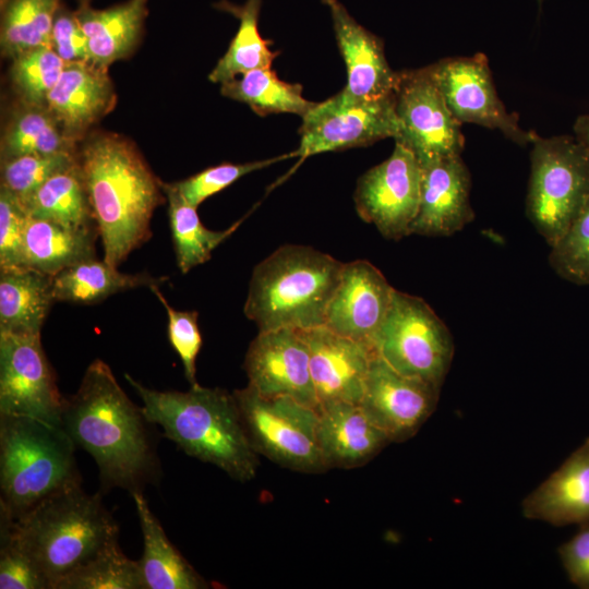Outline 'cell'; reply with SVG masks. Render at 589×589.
Masks as SVG:
<instances>
[{
	"instance_id": "cell-1",
	"label": "cell",
	"mask_w": 589,
	"mask_h": 589,
	"mask_svg": "<svg viewBox=\"0 0 589 589\" xmlns=\"http://www.w3.org/2000/svg\"><path fill=\"white\" fill-rule=\"evenodd\" d=\"M61 425L75 446L94 458L99 493L118 488L131 495L159 481L155 424L129 398L103 360H94L76 393L65 397Z\"/></svg>"
},
{
	"instance_id": "cell-2",
	"label": "cell",
	"mask_w": 589,
	"mask_h": 589,
	"mask_svg": "<svg viewBox=\"0 0 589 589\" xmlns=\"http://www.w3.org/2000/svg\"><path fill=\"white\" fill-rule=\"evenodd\" d=\"M108 264L118 267L152 238L155 209L165 203L163 182L127 139L94 135L76 153Z\"/></svg>"
},
{
	"instance_id": "cell-3",
	"label": "cell",
	"mask_w": 589,
	"mask_h": 589,
	"mask_svg": "<svg viewBox=\"0 0 589 589\" xmlns=\"http://www.w3.org/2000/svg\"><path fill=\"white\" fill-rule=\"evenodd\" d=\"M143 401L148 421L187 455L211 464L233 480L255 478L260 459L244 429L233 396L226 389L190 386L185 392L148 388L125 373Z\"/></svg>"
},
{
	"instance_id": "cell-4",
	"label": "cell",
	"mask_w": 589,
	"mask_h": 589,
	"mask_svg": "<svg viewBox=\"0 0 589 589\" xmlns=\"http://www.w3.org/2000/svg\"><path fill=\"white\" fill-rule=\"evenodd\" d=\"M342 267L312 247L284 244L254 267L243 312L259 332L324 326Z\"/></svg>"
},
{
	"instance_id": "cell-5",
	"label": "cell",
	"mask_w": 589,
	"mask_h": 589,
	"mask_svg": "<svg viewBox=\"0 0 589 589\" xmlns=\"http://www.w3.org/2000/svg\"><path fill=\"white\" fill-rule=\"evenodd\" d=\"M103 494L82 484L53 493L17 520L12 531L55 589L56 584L119 538Z\"/></svg>"
},
{
	"instance_id": "cell-6",
	"label": "cell",
	"mask_w": 589,
	"mask_h": 589,
	"mask_svg": "<svg viewBox=\"0 0 589 589\" xmlns=\"http://www.w3.org/2000/svg\"><path fill=\"white\" fill-rule=\"evenodd\" d=\"M75 447L60 425L0 414V514L17 520L53 493L82 484Z\"/></svg>"
},
{
	"instance_id": "cell-7",
	"label": "cell",
	"mask_w": 589,
	"mask_h": 589,
	"mask_svg": "<svg viewBox=\"0 0 589 589\" xmlns=\"http://www.w3.org/2000/svg\"><path fill=\"white\" fill-rule=\"evenodd\" d=\"M531 144L526 212L552 247L589 200V147L575 135H537Z\"/></svg>"
},
{
	"instance_id": "cell-8",
	"label": "cell",
	"mask_w": 589,
	"mask_h": 589,
	"mask_svg": "<svg viewBox=\"0 0 589 589\" xmlns=\"http://www.w3.org/2000/svg\"><path fill=\"white\" fill-rule=\"evenodd\" d=\"M233 396L259 455L297 472L328 471L317 442V409L288 396H263L249 385Z\"/></svg>"
},
{
	"instance_id": "cell-9",
	"label": "cell",
	"mask_w": 589,
	"mask_h": 589,
	"mask_svg": "<svg viewBox=\"0 0 589 589\" xmlns=\"http://www.w3.org/2000/svg\"><path fill=\"white\" fill-rule=\"evenodd\" d=\"M373 348L398 372L442 387L454 357L446 324L422 299L395 289Z\"/></svg>"
},
{
	"instance_id": "cell-10",
	"label": "cell",
	"mask_w": 589,
	"mask_h": 589,
	"mask_svg": "<svg viewBox=\"0 0 589 589\" xmlns=\"http://www.w3.org/2000/svg\"><path fill=\"white\" fill-rule=\"evenodd\" d=\"M394 94L369 99L341 89L314 106L302 117L300 144L293 156L304 159L327 152L371 145L398 136Z\"/></svg>"
},
{
	"instance_id": "cell-11",
	"label": "cell",
	"mask_w": 589,
	"mask_h": 589,
	"mask_svg": "<svg viewBox=\"0 0 589 589\" xmlns=\"http://www.w3.org/2000/svg\"><path fill=\"white\" fill-rule=\"evenodd\" d=\"M399 124L395 142L413 153L421 167L461 155L464 136L429 65L398 72L394 92Z\"/></svg>"
},
{
	"instance_id": "cell-12",
	"label": "cell",
	"mask_w": 589,
	"mask_h": 589,
	"mask_svg": "<svg viewBox=\"0 0 589 589\" xmlns=\"http://www.w3.org/2000/svg\"><path fill=\"white\" fill-rule=\"evenodd\" d=\"M41 336L0 333V414L61 425L65 402Z\"/></svg>"
},
{
	"instance_id": "cell-13",
	"label": "cell",
	"mask_w": 589,
	"mask_h": 589,
	"mask_svg": "<svg viewBox=\"0 0 589 589\" xmlns=\"http://www.w3.org/2000/svg\"><path fill=\"white\" fill-rule=\"evenodd\" d=\"M421 178L417 157L395 142L392 155L357 181L353 201L359 217L388 240L410 236L419 209Z\"/></svg>"
},
{
	"instance_id": "cell-14",
	"label": "cell",
	"mask_w": 589,
	"mask_h": 589,
	"mask_svg": "<svg viewBox=\"0 0 589 589\" xmlns=\"http://www.w3.org/2000/svg\"><path fill=\"white\" fill-rule=\"evenodd\" d=\"M429 68L459 123L498 130L518 145L534 141L538 134L520 128L518 117L508 112L498 98L484 55L446 58Z\"/></svg>"
},
{
	"instance_id": "cell-15",
	"label": "cell",
	"mask_w": 589,
	"mask_h": 589,
	"mask_svg": "<svg viewBox=\"0 0 589 589\" xmlns=\"http://www.w3.org/2000/svg\"><path fill=\"white\" fill-rule=\"evenodd\" d=\"M441 387L402 374L376 353L371 360L360 406L390 443L413 437L435 411Z\"/></svg>"
},
{
	"instance_id": "cell-16",
	"label": "cell",
	"mask_w": 589,
	"mask_h": 589,
	"mask_svg": "<svg viewBox=\"0 0 589 589\" xmlns=\"http://www.w3.org/2000/svg\"><path fill=\"white\" fill-rule=\"evenodd\" d=\"M248 385L267 397L288 396L318 410L310 353L300 329L259 332L247 350Z\"/></svg>"
},
{
	"instance_id": "cell-17",
	"label": "cell",
	"mask_w": 589,
	"mask_h": 589,
	"mask_svg": "<svg viewBox=\"0 0 589 589\" xmlns=\"http://www.w3.org/2000/svg\"><path fill=\"white\" fill-rule=\"evenodd\" d=\"M394 292L395 288L369 261L344 263L338 285L326 310L324 326L340 336L373 347L374 337L388 313Z\"/></svg>"
},
{
	"instance_id": "cell-18",
	"label": "cell",
	"mask_w": 589,
	"mask_h": 589,
	"mask_svg": "<svg viewBox=\"0 0 589 589\" xmlns=\"http://www.w3.org/2000/svg\"><path fill=\"white\" fill-rule=\"evenodd\" d=\"M310 353V371L318 408L328 402L360 404L375 351L325 326L301 330Z\"/></svg>"
},
{
	"instance_id": "cell-19",
	"label": "cell",
	"mask_w": 589,
	"mask_h": 589,
	"mask_svg": "<svg viewBox=\"0 0 589 589\" xmlns=\"http://www.w3.org/2000/svg\"><path fill=\"white\" fill-rule=\"evenodd\" d=\"M471 178L461 155L422 167L418 214L410 233L448 237L474 219L470 204Z\"/></svg>"
},
{
	"instance_id": "cell-20",
	"label": "cell",
	"mask_w": 589,
	"mask_h": 589,
	"mask_svg": "<svg viewBox=\"0 0 589 589\" xmlns=\"http://www.w3.org/2000/svg\"><path fill=\"white\" fill-rule=\"evenodd\" d=\"M330 11L336 41L347 69L342 88L359 98H384L395 92L398 72L385 57L383 40L360 25L339 0H322Z\"/></svg>"
},
{
	"instance_id": "cell-21",
	"label": "cell",
	"mask_w": 589,
	"mask_h": 589,
	"mask_svg": "<svg viewBox=\"0 0 589 589\" xmlns=\"http://www.w3.org/2000/svg\"><path fill=\"white\" fill-rule=\"evenodd\" d=\"M116 101L108 69L89 61L65 63L48 95L46 109L75 140L111 110Z\"/></svg>"
},
{
	"instance_id": "cell-22",
	"label": "cell",
	"mask_w": 589,
	"mask_h": 589,
	"mask_svg": "<svg viewBox=\"0 0 589 589\" xmlns=\"http://www.w3.org/2000/svg\"><path fill=\"white\" fill-rule=\"evenodd\" d=\"M317 442L327 470L361 467L390 444L360 404L352 402L320 406Z\"/></svg>"
},
{
	"instance_id": "cell-23",
	"label": "cell",
	"mask_w": 589,
	"mask_h": 589,
	"mask_svg": "<svg viewBox=\"0 0 589 589\" xmlns=\"http://www.w3.org/2000/svg\"><path fill=\"white\" fill-rule=\"evenodd\" d=\"M521 510L557 527L589 521V437L524 498Z\"/></svg>"
},
{
	"instance_id": "cell-24",
	"label": "cell",
	"mask_w": 589,
	"mask_h": 589,
	"mask_svg": "<svg viewBox=\"0 0 589 589\" xmlns=\"http://www.w3.org/2000/svg\"><path fill=\"white\" fill-rule=\"evenodd\" d=\"M131 496L143 534V555L139 560L143 589L209 588V584L169 541L144 492H135Z\"/></svg>"
},
{
	"instance_id": "cell-25",
	"label": "cell",
	"mask_w": 589,
	"mask_h": 589,
	"mask_svg": "<svg viewBox=\"0 0 589 589\" xmlns=\"http://www.w3.org/2000/svg\"><path fill=\"white\" fill-rule=\"evenodd\" d=\"M53 276L28 267L0 269V333L41 336L56 302Z\"/></svg>"
},
{
	"instance_id": "cell-26",
	"label": "cell",
	"mask_w": 589,
	"mask_h": 589,
	"mask_svg": "<svg viewBox=\"0 0 589 589\" xmlns=\"http://www.w3.org/2000/svg\"><path fill=\"white\" fill-rule=\"evenodd\" d=\"M147 0H129L105 10L81 7L75 16L87 38L89 62L107 68L135 47L147 13Z\"/></svg>"
},
{
	"instance_id": "cell-27",
	"label": "cell",
	"mask_w": 589,
	"mask_h": 589,
	"mask_svg": "<svg viewBox=\"0 0 589 589\" xmlns=\"http://www.w3.org/2000/svg\"><path fill=\"white\" fill-rule=\"evenodd\" d=\"M97 227L73 228L28 217L24 236V264L55 276L64 268L96 257Z\"/></svg>"
},
{
	"instance_id": "cell-28",
	"label": "cell",
	"mask_w": 589,
	"mask_h": 589,
	"mask_svg": "<svg viewBox=\"0 0 589 589\" xmlns=\"http://www.w3.org/2000/svg\"><path fill=\"white\" fill-rule=\"evenodd\" d=\"M167 279L147 273H121L118 267L95 257L69 266L55 275L52 291L56 302L95 304L115 293L139 287L159 286Z\"/></svg>"
},
{
	"instance_id": "cell-29",
	"label": "cell",
	"mask_w": 589,
	"mask_h": 589,
	"mask_svg": "<svg viewBox=\"0 0 589 589\" xmlns=\"http://www.w3.org/2000/svg\"><path fill=\"white\" fill-rule=\"evenodd\" d=\"M261 5L262 0H245L242 5L223 0L215 4L217 9L235 15L239 20V28L209 73L211 82L223 84L251 70L271 68L278 52L273 51L271 43L260 34Z\"/></svg>"
},
{
	"instance_id": "cell-30",
	"label": "cell",
	"mask_w": 589,
	"mask_h": 589,
	"mask_svg": "<svg viewBox=\"0 0 589 589\" xmlns=\"http://www.w3.org/2000/svg\"><path fill=\"white\" fill-rule=\"evenodd\" d=\"M29 217L68 227H97L77 161L45 181L23 204Z\"/></svg>"
},
{
	"instance_id": "cell-31",
	"label": "cell",
	"mask_w": 589,
	"mask_h": 589,
	"mask_svg": "<svg viewBox=\"0 0 589 589\" xmlns=\"http://www.w3.org/2000/svg\"><path fill=\"white\" fill-rule=\"evenodd\" d=\"M163 188L169 202V226L177 265L183 274L207 262L213 251L227 240L247 218L245 215L225 230H211L202 224L197 207L187 203L170 183L163 182Z\"/></svg>"
},
{
	"instance_id": "cell-32",
	"label": "cell",
	"mask_w": 589,
	"mask_h": 589,
	"mask_svg": "<svg viewBox=\"0 0 589 589\" xmlns=\"http://www.w3.org/2000/svg\"><path fill=\"white\" fill-rule=\"evenodd\" d=\"M223 96L250 106L259 116L294 113L301 118L314 106L298 83L280 80L271 68L251 70L220 84Z\"/></svg>"
},
{
	"instance_id": "cell-33",
	"label": "cell",
	"mask_w": 589,
	"mask_h": 589,
	"mask_svg": "<svg viewBox=\"0 0 589 589\" xmlns=\"http://www.w3.org/2000/svg\"><path fill=\"white\" fill-rule=\"evenodd\" d=\"M59 0H4L1 17V52L16 56L51 47V34Z\"/></svg>"
},
{
	"instance_id": "cell-34",
	"label": "cell",
	"mask_w": 589,
	"mask_h": 589,
	"mask_svg": "<svg viewBox=\"0 0 589 589\" xmlns=\"http://www.w3.org/2000/svg\"><path fill=\"white\" fill-rule=\"evenodd\" d=\"M44 109L27 106L12 119L1 141V160L27 154L75 153V140Z\"/></svg>"
},
{
	"instance_id": "cell-35",
	"label": "cell",
	"mask_w": 589,
	"mask_h": 589,
	"mask_svg": "<svg viewBox=\"0 0 589 589\" xmlns=\"http://www.w3.org/2000/svg\"><path fill=\"white\" fill-rule=\"evenodd\" d=\"M55 589H143L139 561L124 555L113 541L62 577Z\"/></svg>"
},
{
	"instance_id": "cell-36",
	"label": "cell",
	"mask_w": 589,
	"mask_h": 589,
	"mask_svg": "<svg viewBox=\"0 0 589 589\" xmlns=\"http://www.w3.org/2000/svg\"><path fill=\"white\" fill-rule=\"evenodd\" d=\"M12 60V83L26 106L46 107L65 62L51 47L28 50Z\"/></svg>"
},
{
	"instance_id": "cell-37",
	"label": "cell",
	"mask_w": 589,
	"mask_h": 589,
	"mask_svg": "<svg viewBox=\"0 0 589 589\" xmlns=\"http://www.w3.org/2000/svg\"><path fill=\"white\" fill-rule=\"evenodd\" d=\"M76 153L27 154L1 160V185L24 204L55 173L74 165Z\"/></svg>"
},
{
	"instance_id": "cell-38",
	"label": "cell",
	"mask_w": 589,
	"mask_h": 589,
	"mask_svg": "<svg viewBox=\"0 0 589 589\" xmlns=\"http://www.w3.org/2000/svg\"><path fill=\"white\" fill-rule=\"evenodd\" d=\"M550 248V266L561 278L589 286V200L564 236Z\"/></svg>"
},
{
	"instance_id": "cell-39",
	"label": "cell",
	"mask_w": 589,
	"mask_h": 589,
	"mask_svg": "<svg viewBox=\"0 0 589 589\" xmlns=\"http://www.w3.org/2000/svg\"><path fill=\"white\" fill-rule=\"evenodd\" d=\"M293 156L292 153L243 164L224 163L204 169L184 180L170 183L182 199L194 207L209 196L228 188L241 177Z\"/></svg>"
},
{
	"instance_id": "cell-40",
	"label": "cell",
	"mask_w": 589,
	"mask_h": 589,
	"mask_svg": "<svg viewBox=\"0 0 589 589\" xmlns=\"http://www.w3.org/2000/svg\"><path fill=\"white\" fill-rule=\"evenodd\" d=\"M13 519L0 514V588L50 589V584L12 531Z\"/></svg>"
},
{
	"instance_id": "cell-41",
	"label": "cell",
	"mask_w": 589,
	"mask_h": 589,
	"mask_svg": "<svg viewBox=\"0 0 589 589\" xmlns=\"http://www.w3.org/2000/svg\"><path fill=\"white\" fill-rule=\"evenodd\" d=\"M149 289L166 310L169 342L182 362L184 375L190 386H195L199 384L196 380V359L202 347V336L197 322L199 313L197 311L173 309L157 285L152 286Z\"/></svg>"
},
{
	"instance_id": "cell-42",
	"label": "cell",
	"mask_w": 589,
	"mask_h": 589,
	"mask_svg": "<svg viewBox=\"0 0 589 589\" xmlns=\"http://www.w3.org/2000/svg\"><path fill=\"white\" fill-rule=\"evenodd\" d=\"M28 213L7 188L0 187V269L25 267L24 236Z\"/></svg>"
},
{
	"instance_id": "cell-43",
	"label": "cell",
	"mask_w": 589,
	"mask_h": 589,
	"mask_svg": "<svg viewBox=\"0 0 589 589\" xmlns=\"http://www.w3.org/2000/svg\"><path fill=\"white\" fill-rule=\"evenodd\" d=\"M51 48L65 62L88 61V43L75 13L59 10L51 34Z\"/></svg>"
},
{
	"instance_id": "cell-44",
	"label": "cell",
	"mask_w": 589,
	"mask_h": 589,
	"mask_svg": "<svg viewBox=\"0 0 589 589\" xmlns=\"http://www.w3.org/2000/svg\"><path fill=\"white\" fill-rule=\"evenodd\" d=\"M568 579L578 588L589 589V521L557 550Z\"/></svg>"
},
{
	"instance_id": "cell-45",
	"label": "cell",
	"mask_w": 589,
	"mask_h": 589,
	"mask_svg": "<svg viewBox=\"0 0 589 589\" xmlns=\"http://www.w3.org/2000/svg\"><path fill=\"white\" fill-rule=\"evenodd\" d=\"M573 130L574 135L589 147V113L577 117Z\"/></svg>"
},
{
	"instance_id": "cell-46",
	"label": "cell",
	"mask_w": 589,
	"mask_h": 589,
	"mask_svg": "<svg viewBox=\"0 0 589 589\" xmlns=\"http://www.w3.org/2000/svg\"><path fill=\"white\" fill-rule=\"evenodd\" d=\"M539 2H542V0H538Z\"/></svg>"
}]
</instances>
